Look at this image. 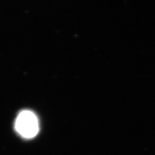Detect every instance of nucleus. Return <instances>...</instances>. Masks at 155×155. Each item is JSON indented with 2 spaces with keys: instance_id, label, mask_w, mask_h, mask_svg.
Masks as SVG:
<instances>
[{
  "instance_id": "f257e3e1",
  "label": "nucleus",
  "mask_w": 155,
  "mask_h": 155,
  "mask_svg": "<svg viewBox=\"0 0 155 155\" xmlns=\"http://www.w3.org/2000/svg\"><path fill=\"white\" fill-rule=\"evenodd\" d=\"M15 129L19 135L26 139L33 138L39 131V122L35 114L30 111L19 113L15 121Z\"/></svg>"
}]
</instances>
